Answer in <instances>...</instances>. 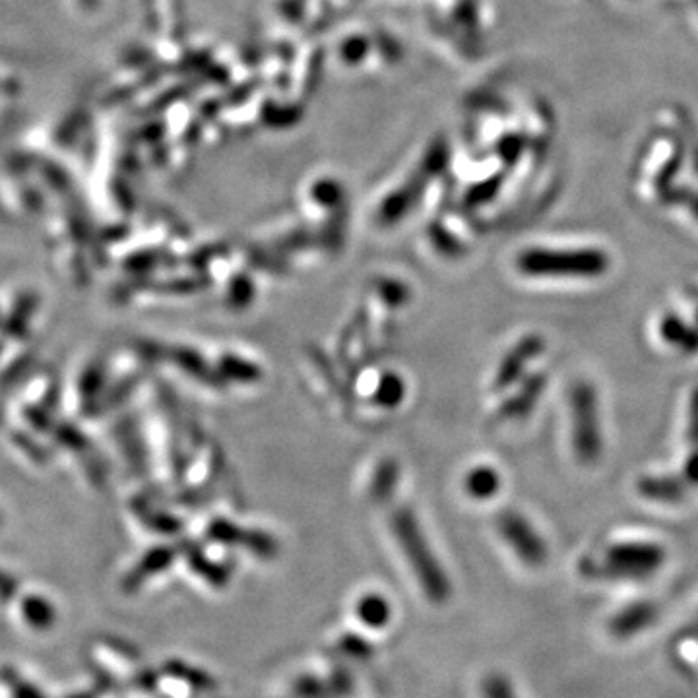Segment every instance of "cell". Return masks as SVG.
Segmentation results:
<instances>
[{
    "instance_id": "cell-15",
    "label": "cell",
    "mask_w": 698,
    "mask_h": 698,
    "mask_svg": "<svg viewBox=\"0 0 698 698\" xmlns=\"http://www.w3.org/2000/svg\"><path fill=\"white\" fill-rule=\"evenodd\" d=\"M697 320H698V309H697Z\"/></svg>"
},
{
    "instance_id": "cell-7",
    "label": "cell",
    "mask_w": 698,
    "mask_h": 698,
    "mask_svg": "<svg viewBox=\"0 0 698 698\" xmlns=\"http://www.w3.org/2000/svg\"><path fill=\"white\" fill-rule=\"evenodd\" d=\"M660 336L664 342L681 349L685 353H695L698 351V326H691L683 318L669 313L660 322Z\"/></svg>"
},
{
    "instance_id": "cell-9",
    "label": "cell",
    "mask_w": 698,
    "mask_h": 698,
    "mask_svg": "<svg viewBox=\"0 0 698 698\" xmlns=\"http://www.w3.org/2000/svg\"><path fill=\"white\" fill-rule=\"evenodd\" d=\"M541 349V342L538 338H528L524 340L518 348L514 349V353L510 355L507 359V363L503 365V373H501V382L507 384V382L514 381L522 367L538 353Z\"/></svg>"
},
{
    "instance_id": "cell-2",
    "label": "cell",
    "mask_w": 698,
    "mask_h": 698,
    "mask_svg": "<svg viewBox=\"0 0 698 698\" xmlns=\"http://www.w3.org/2000/svg\"><path fill=\"white\" fill-rule=\"evenodd\" d=\"M666 561V551L658 543L623 541L613 543L598 567L590 563L588 572L609 580H644L650 578Z\"/></svg>"
},
{
    "instance_id": "cell-10",
    "label": "cell",
    "mask_w": 698,
    "mask_h": 698,
    "mask_svg": "<svg viewBox=\"0 0 698 698\" xmlns=\"http://www.w3.org/2000/svg\"><path fill=\"white\" fill-rule=\"evenodd\" d=\"M0 679H2L4 691L10 698H45L39 693V689H35L30 681L22 679L18 673L2 671Z\"/></svg>"
},
{
    "instance_id": "cell-1",
    "label": "cell",
    "mask_w": 698,
    "mask_h": 698,
    "mask_svg": "<svg viewBox=\"0 0 698 698\" xmlns=\"http://www.w3.org/2000/svg\"><path fill=\"white\" fill-rule=\"evenodd\" d=\"M518 268L540 278H598L609 270V256L600 249H532L518 256Z\"/></svg>"
},
{
    "instance_id": "cell-4",
    "label": "cell",
    "mask_w": 698,
    "mask_h": 698,
    "mask_svg": "<svg viewBox=\"0 0 698 698\" xmlns=\"http://www.w3.org/2000/svg\"><path fill=\"white\" fill-rule=\"evenodd\" d=\"M501 532L516 555L530 567H540L547 557L545 543L534 532V528L520 516L507 514L501 520Z\"/></svg>"
},
{
    "instance_id": "cell-6",
    "label": "cell",
    "mask_w": 698,
    "mask_h": 698,
    "mask_svg": "<svg viewBox=\"0 0 698 698\" xmlns=\"http://www.w3.org/2000/svg\"><path fill=\"white\" fill-rule=\"evenodd\" d=\"M638 493L654 503L675 505L687 495V481L679 476H644L638 479Z\"/></svg>"
},
{
    "instance_id": "cell-5",
    "label": "cell",
    "mask_w": 698,
    "mask_h": 698,
    "mask_svg": "<svg viewBox=\"0 0 698 698\" xmlns=\"http://www.w3.org/2000/svg\"><path fill=\"white\" fill-rule=\"evenodd\" d=\"M656 619H658L656 603H631L611 619L609 633L619 640H627V638H633L638 633L646 631Z\"/></svg>"
},
{
    "instance_id": "cell-13",
    "label": "cell",
    "mask_w": 698,
    "mask_h": 698,
    "mask_svg": "<svg viewBox=\"0 0 698 698\" xmlns=\"http://www.w3.org/2000/svg\"><path fill=\"white\" fill-rule=\"evenodd\" d=\"M669 196H671V200H673V204H681V206H685L691 214H693V218L697 220L698 222V194L697 192H691V191H675V192H669Z\"/></svg>"
},
{
    "instance_id": "cell-11",
    "label": "cell",
    "mask_w": 698,
    "mask_h": 698,
    "mask_svg": "<svg viewBox=\"0 0 698 698\" xmlns=\"http://www.w3.org/2000/svg\"><path fill=\"white\" fill-rule=\"evenodd\" d=\"M485 698H516V695L505 677L493 675L485 681Z\"/></svg>"
},
{
    "instance_id": "cell-8",
    "label": "cell",
    "mask_w": 698,
    "mask_h": 698,
    "mask_svg": "<svg viewBox=\"0 0 698 698\" xmlns=\"http://www.w3.org/2000/svg\"><path fill=\"white\" fill-rule=\"evenodd\" d=\"M18 617H20V623L26 629L35 631V633L49 631L55 625V611H53L51 603L45 602V600H41L37 596L24 598L20 602Z\"/></svg>"
},
{
    "instance_id": "cell-14",
    "label": "cell",
    "mask_w": 698,
    "mask_h": 698,
    "mask_svg": "<svg viewBox=\"0 0 698 698\" xmlns=\"http://www.w3.org/2000/svg\"><path fill=\"white\" fill-rule=\"evenodd\" d=\"M681 477L687 481V485H698V448L687 456Z\"/></svg>"
},
{
    "instance_id": "cell-3",
    "label": "cell",
    "mask_w": 698,
    "mask_h": 698,
    "mask_svg": "<svg viewBox=\"0 0 698 698\" xmlns=\"http://www.w3.org/2000/svg\"><path fill=\"white\" fill-rule=\"evenodd\" d=\"M572 417V446L580 462L592 464L602 454V427L596 388L586 381H578L569 396Z\"/></svg>"
},
{
    "instance_id": "cell-12",
    "label": "cell",
    "mask_w": 698,
    "mask_h": 698,
    "mask_svg": "<svg viewBox=\"0 0 698 698\" xmlns=\"http://www.w3.org/2000/svg\"><path fill=\"white\" fill-rule=\"evenodd\" d=\"M687 441L693 448H698V386L691 394L689 402V421H687Z\"/></svg>"
}]
</instances>
